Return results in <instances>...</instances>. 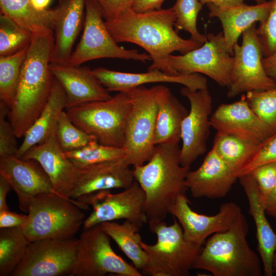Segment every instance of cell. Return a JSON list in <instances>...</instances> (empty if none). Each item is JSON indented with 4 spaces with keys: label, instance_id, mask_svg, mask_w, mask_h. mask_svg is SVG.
<instances>
[{
    "label": "cell",
    "instance_id": "6da1fadb",
    "mask_svg": "<svg viewBox=\"0 0 276 276\" xmlns=\"http://www.w3.org/2000/svg\"><path fill=\"white\" fill-rule=\"evenodd\" d=\"M175 20L171 7L145 13L130 9L105 23L117 43H134L147 52L152 61L148 70L157 69L171 75L166 63L168 56L175 51L185 54L203 44L181 37L174 29Z\"/></svg>",
    "mask_w": 276,
    "mask_h": 276
},
{
    "label": "cell",
    "instance_id": "7a4b0ae2",
    "mask_svg": "<svg viewBox=\"0 0 276 276\" xmlns=\"http://www.w3.org/2000/svg\"><path fill=\"white\" fill-rule=\"evenodd\" d=\"M54 43L51 30L33 34L29 44L8 114L17 138L25 135L48 102L55 78L50 68Z\"/></svg>",
    "mask_w": 276,
    "mask_h": 276
},
{
    "label": "cell",
    "instance_id": "3957f363",
    "mask_svg": "<svg viewBox=\"0 0 276 276\" xmlns=\"http://www.w3.org/2000/svg\"><path fill=\"white\" fill-rule=\"evenodd\" d=\"M179 143L155 145L146 163L133 166V174L145 195L148 222L162 221L177 198L188 190L186 180L190 168L180 163Z\"/></svg>",
    "mask_w": 276,
    "mask_h": 276
},
{
    "label": "cell",
    "instance_id": "277c9868",
    "mask_svg": "<svg viewBox=\"0 0 276 276\" xmlns=\"http://www.w3.org/2000/svg\"><path fill=\"white\" fill-rule=\"evenodd\" d=\"M248 229L242 213L231 227L208 239L192 269L206 270L214 276H261L262 261L247 242Z\"/></svg>",
    "mask_w": 276,
    "mask_h": 276
},
{
    "label": "cell",
    "instance_id": "5b68a950",
    "mask_svg": "<svg viewBox=\"0 0 276 276\" xmlns=\"http://www.w3.org/2000/svg\"><path fill=\"white\" fill-rule=\"evenodd\" d=\"M88 206L56 193H42L31 202L27 220L21 228L30 242L71 238L83 225L85 215L82 210Z\"/></svg>",
    "mask_w": 276,
    "mask_h": 276
},
{
    "label": "cell",
    "instance_id": "8992f818",
    "mask_svg": "<svg viewBox=\"0 0 276 276\" xmlns=\"http://www.w3.org/2000/svg\"><path fill=\"white\" fill-rule=\"evenodd\" d=\"M155 234L156 242L141 244L147 256L142 273L150 276H189L202 246L191 242L184 237L182 228L174 217L168 225L164 220L148 222Z\"/></svg>",
    "mask_w": 276,
    "mask_h": 276
},
{
    "label": "cell",
    "instance_id": "52a82bcc",
    "mask_svg": "<svg viewBox=\"0 0 276 276\" xmlns=\"http://www.w3.org/2000/svg\"><path fill=\"white\" fill-rule=\"evenodd\" d=\"M131 107L128 93L119 91L109 99L82 104L67 108L66 112L76 126L99 143L124 148Z\"/></svg>",
    "mask_w": 276,
    "mask_h": 276
},
{
    "label": "cell",
    "instance_id": "ba28073f",
    "mask_svg": "<svg viewBox=\"0 0 276 276\" xmlns=\"http://www.w3.org/2000/svg\"><path fill=\"white\" fill-rule=\"evenodd\" d=\"M125 91L132 107L126 130L125 157L135 166L147 162L154 152L157 105L152 87L141 85Z\"/></svg>",
    "mask_w": 276,
    "mask_h": 276
},
{
    "label": "cell",
    "instance_id": "9c48e42d",
    "mask_svg": "<svg viewBox=\"0 0 276 276\" xmlns=\"http://www.w3.org/2000/svg\"><path fill=\"white\" fill-rule=\"evenodd\" d=\"M84 30L68 64L78 66L85 62L105 58L133 60L145 62L150 56L135 49L118 44L107 30L101 9L95 0H85Z\"/></svg>",
    "mask_w": 276,
    "mask_h": 276
},
{
    "label": "cell",
    "instance_id": "30bf717a",
    "mask_svg": "<svg viewBox=\"0 0 276 276\" xmlns=\"http://www.w3.org/2000/svg\"><path fill=\"white\" fill-rule=\"evenodd\" d=\"M111 238L100 224L81 234L71 276H142V273L117 255L110 244Z\"/></svg>",
    "mask_w": 276,
    "mask_h": 276
},
{
    "label": "cell",
    "instance_id": "8fae6325",
    "mask_svg": "<svg viewBox=\"0 0 276 276\" xmlns=\"http://www.w3.org/2000/svg\"><path fill=\"white\" fill-rule=\"evenodd\" d=\"M200 47L185 54L167 56L166 63L172 76L203 74L219 85L228 87L234 57L228 52L222 32L210 33Z\"/></svg>",
    "mask_w": 276,
    "mask_h": 276
},
{
    "label": "cell",
    "instance_id": "7c38bea8",
    "mask_svg": "<svg viewBox=\"0 0 276 276\" xmlns=\"http://www.w3.org/2000/svg\"><path fill=\"white\" fill-rule=\"evenodd\" d=\"M77 200L91 205L93 209L84 221V229L103 222L119 219L130 221L140 227L148 222L145 195L136 180L118 193L112 194L110 190H104L81 196Z\"/></svg>",
    "mask_w": 276,
    "mask_h": 276
},
{
    "label": "cell",
    "instance_id": "4fadbf2b",
    "mask_svg": "<svg viewBox=\"0 0 276 276\" xmlns=\"http://www.w3.org/2000/svg\"><path fill=\"white\" fill-rule=\"evenodd\" d=\"M241 45L234 48V61L227 97L234 98L243 93L262 91L276 87V82L266 74L264 57L256 23L242 33Z\"/></svg>",
    "mask_w": 276,
    "mask_h": 276
},
{
    "label": "cell",
    "instance_id": "5bb4252c",
    "mask_svg": "<svg viewBox=\"0 0 276 276\" xmlns=\"http://www.w3.org/2000/svg\"><path fill=\"white\" fill-rule=\"evenodd\" d=\"M78 242L73 238L30 242L23 260L10 275L71 276Z\"/></svg>",
    "mask_w": 276,
    "mask_h": 276
},
{
    "label": "cell",
    "instance_id": "9a60e30c",
    "mask_svg": "<svg viewBox=\"0 0 276 276\" xmlns=\"http://www.w3.org/2000/svg\"><path fill=\"white\" fill-rule=\"evenodd\" d=\"M180 94L190 104V110L181 126L180 163L190 168L193 162L206 150V142L211 127L210 116L213 100L207 89L193 90L184 86Z\"/></svg>",
    "mask_w": 276,
    "mask_h": 276
},
{
    "label": "cell",
    "instance_id": "2e32d148",
    "mask_svg": "<svg viewBox=\"0 0 276 276\" xmlns=\"http://www.w3.org/2000/svg\"><path fill=\"white\" fill-rule=\"evenodd\" d=\"M189 204L186 194L180 195L169 213L178 220L186 239L201 246L210 235L231 227L242 214L240 207L233 202L222 204L219 212L211 216L194 211Z\"/></svg>",
    "mask_w": 276,
    "mask_h": 276
},
{
    "label": "cell",
    "instance_id": "e0dca14e",
    "mask_svg": "<svg viewBox=\"0 0 276 276\" xmlns=\"http://www.w3.org/2000/svg\"><path fill=\"white\" fill-rule=\"evenodd\" d=\"M0 175L8 181L15 191L19 207L25 213H28L31 202L38 195L56 193L47 173L40 165L33 159L15 156L0 158Z\"/></svg>",
    "mask_w": 276,
    "mask_h": 276
},
{
    "label": "cell",
    "instance_id": "ac0fdd59",
    "mask_svg": "<svg viewBox=\"0 0 276 276\" xmlns=\"http://www.w3.org/2000/svg\"><path fill=\"white\" fill-rule=\"evenodd\" d=\"M21 158L37 162L49 176L55 192L71 198L79 169L65 155L55 130L43 143L30 148Z\"/></svg>",
    "mask_w": 276,
    "mask_h": 276
},
{
    "label": "cell",
    "instance_id": "d6986e66",
    "mask_svg": "<svg viewBox=\"0 0 276 276\" xmlns=\"http://www.w3.org/2000/svg\"><path fill=\"white\" fill-rule=\"evenodd\" d=\"M211 127L217 132L263 143L272 134L267 125L248 105L245 95L229 104H221L212 114Z\"/></svg>",
    "mask_w": 276,
    "mask_h": 276
},
{
    "label": "cell",
    "instance_id": "ffe728a7",
    "mask_svg": "<svg viewBox=\"0 0 276 276\" xmlns=\"http://www.w3.org/2000/svg\"><path fill=\"white\" fill-rule=\"evenodd\" d=\"M130 166L124 156L79 168V175L70 198L77 200L101 190L128 188L135 180Z\"/></svg>",
    "mask_w": 276,
    "mask_h": 276
},
{
    "label": "cell",
    "instance_id": "44dd1931",
    "mask_svg": "<svg viewBox=\"0 0 276 276\" xmlns=\"http://www.w3.org/2000/svg\"><path fill=\"white\" fill-rule=\"evenodd\" d=\"M238 179L235 172L212 148L201 165L189 171L186 184L194 198L225 197Z\"/></svg>",
    "mask_w": 276,
    "mask_h": 276
},
{
    "label": "cell",
    "instance_id": "7402d4cb",
    "mask_svg": "<svg viewBox=\"0 0 276 276\" xmlns=\"http://www.w3.org/2000/svg\"><path fill=\"white\" fill-rule=\"evenodd\" d=\"M50 68L65 92L66 109L112 97L87 66L50 63Z\"/></svg>",
    "mask_w": 276,
    "mask_h": 276
},
{
    "label": "cell",
    "instance_id": "603a6c76",
    "mask_svg": "<svg viewBox=\"0 0 276 276\" xmlns=\"http://www.w3.org/2000/svg\"><path fill=\"white\" fill-rule=\"evenodd\" d=\"M94 75L109 91H125L150 83H172L183 85L193 90L208 88L206 79L198 73L172 76L154 69L146 73H132L103 67L92 70Z\"/></svg>",
    "mask_w": 276,
    "mask_h": 276
},
{
    "label": "cell",
    "instance_id": "cb8c5ba5",
    "mask_svg": "<svg viewBox=\"0 0 276 276\" xmlns=\"http://www.w3.org/2000/svg\"><path fill=\"white\" fill-rule=\"evenodd\" d=\"M272 0L248 5L244 3L230 7H219L206 4L210 18L216 17L220 21L226 48L234 56V48L240 35L252 24L263 22L267 18L272 6Z\"/></svg>",
    "mask_w": 276,
    "mask_h": 276
},
{
    "label": "cell",
    "instance_id": "d4e9b609",
    "mask_svg": "<svg viewBox=\"0 0 276 276\" xmlns=\"http://www.w3.org/2000/svg\"><path fill=\"white\" fill-rule=\"evenodd\" d=\"M248 200V213L252 216L256 228L257 249L261 258L264 274L272 276V259L276 249V233L266 217L256 181L250 173L238 178Z\"/></svg>",
    "mask_w": 276,
    "mask_h": 276
},
{
    "label": "cell",
    "instance_id": "484cf974",
    "mask_svg": "<svg viewBox=\"0 0 276 276\" xmlns=\"http://www.w3.org/2000/svg\"><path fill=\"white\" fill-rule=\"evenodd\" d=\"M59 12L55 22V43L51 63L67 64L80 30L85 0H59Z\"/></svg>",
    "mask_w": 276,
    "mask_h": 276
},
{
    "label": "cell",
    "instance_id": "4316f807",
    "mask_svg": "<svg viewBox=\"0 0 276 276\" xmlns=\"http://www.w3.org/2000/svg\"><path fill=\"white\" fill-rule=\"evenodd\" d=\"M152 87L157 105L154 144L179 143L182 122L189 111L168 87L163 85Z\"/></svg>",
    "mask_w": 276,
    "mask_h": 276
},
{
    "label": "cell",
    "instance_id": "83f0119b",
    "mask_svg": "<svg viewBox=\"0 0 276 276\" xmlns=\"http://www.w3.org/2000/svg\"><path fill=\"white\" fill-rule=\"evenodd\" d=\"M66 108V96L61 84L54 78L48 102L42 111L24 136L16 157L21 158L31 147L46 140L54 131L59 117Z\"/></svg>",
    "mask_w": 276,
    "mask_h": 276
},
{
    "label": "cell",
    "instance_id": "f1b7e54d",
    "mask_svg": "<svg viewBox=\"0 0 276 276\" xmlns=\"http://www.w3.org/2000/svg\"><path fill=\"white\" fill-rule=\"evenodd\" d=\"M0 8L1 14L33 34L54 30L59 12L58 6L54 9L38 10L31 0H0Z\"/></svg>",
    "mask_w": 276,
    "mask_h": 276
},
{
    "label": "cell",
    "instance_id": "f546056e",
    "mask_svg": "<svg viewBox=\"0 0 276 276\" xmlns=\"http://www.w3.org/2000/svg\"><path fill=\"white\" fill-rule=\"evenodd\" d=\"M100 224L131 260L133 265L141 270L146 263L147 256L141 244V227L128 220H125L122 224L114 221L103 222Z\"/></svg>",
    "mask_w": 276,
    "mask_h": 276
},
{
    "label": "cell",
    "instance_id": "4dcf8cb0",
    "mask_svg": "<svg viewBox=\"0 0 276 276\" xmlns=\"http://www.w3.org/2000/svg\"><path fill=\"white\" fill-rule=\"evenodd\" d=\"M263 143L217 132L212 149L231 167L237 176V173L251 159Z\"/></svg>",
    "mask_w": 276,
    "mask_h": 276
},
{
    "label": "cell",
    "instance_id": "1f68e13d",
    "mask_svg": "<svg viewBox=\"0 0 276 276\" xmlns=\"http://www.w3.org/2000/svg\"><path fill=\"white\" fill-rule=\"evenodd\" d=\"M30 243L21 227L0 228V276L11 274Z\"/></svg>",
    "mask_w": 276,
    "mask_h": 276
},
{
    "label": "cell",
    "instance_id": "d6a6232c",
    "mask_svg": "<svg viewBox=\"0 0 276 276\" xmlns=\"http://www.w3.org/2000/svg\"><path fill=\"white\" fill-rule=\"evenodd\" d=\"M28 46L13 54L0 56V99L10 108L14 103Z\"/></svg>",
    "mask_w": 276,
    "mask_h": 276
},
{
    "label": "cell",
    "instance_id": "836d02e7",
    "mask_svg": "<svg viewBox=\"0 0 276 276\" xmlns=\"http://www.w3.org/2000/svg\"><path fill=\"white\" fill-rule=\"evenodd\" d=\"M65 153L78 168L125 155L124 148L105 146L99 143L96 140L90 141L80 148L66 151Z\"/></svg>",
    "mask_w": 276,
    "mask_h": 276
},
{
    "label": "cell",
    "instance_id": "e575fe53",
    "mask_svg": "<svg viewBox=\"0 0 276 276\" xmlns=\"http://www.w3.org/2000/svg\"><path fill=\"white\" fill-rule=\"evenodd\" d=\"M33 34L11 18L0 15V56L13 54L29 45Z\"/></svg>",
    "mask_w": 276,
    "mask_h": 276
},
{
    "label": "cell",
    "instance_id": "d590c367",
    "mask_svg": "<svg viewBox=\"0 0 276 276\" xmlns=\"http://www.w3.org/2000/svg\"><path fill=\"white\" fill-rule=\"evenodd\" d=\"M203 6L199 0H176L172 7L176 15L175 31H187L190 34L191 39L202 44L206 41L207 37L198 31L197 19Z\"/></svg>",
    "mask_w": 276,
    "mask_h": 276
},
{
    "label": "cell",
    "instance_id": "8d00e7d4",
    "mask_svg": "<svg viewBox=\"0 0 276 276\" xmlns=\"http://www.w3.org/2000/svg\"><path fill=\"white\" fill-rule=\"evenodd\" d=\"M246 101L257 116L267 125L272 134L276 132V87L262 91H250Z\"/></svg>",
    "mask_w": 276,
    "mask_h": 276
},
{
    "label": "cell",
    "instance_id": "74e56055",
    "mask_svg": "<svg viewBox=\"0 0 276 276\" xmlns=\"http://www.w3.org/2000/svg\"><path fill=\"white\" fill-rule=\"evenodd\" d=\"M55 133L64 152L80 148L96 140L76 126L65 111H63L59 117Z\"/></svg>",
    "mask_w": 276,
    "mask_h": 276
},
{
    "label": "cell",
    "instance_id": "f35d334b",
    "mask_svg": "<svg viewBox=\"0 0 276 276\" xmlns=\"http://www.w3.org/2000/svg\"><path fill=\"white\" fill-rule=\"evenodd\" d=\"M9 107L0 102V158L16 156L19 147L17 138L10 122L6 120Z\"/></svg>",
    "mask_w": 276,
    "mask_h": 276
},
{
    "label": "cell",
    "instance_id": "ab89813d",
    "mask_svg": "<svg viewBox=\"0 0 276 276\" xmlns=\"http://www.w3.org/2000/svg\"><path fill=\"white\" fill-rule=\"evenodd\" d=\"M250 173L257 183L261 201L265 207L276 184V162L261 165Z\"/></svg>",
    "mask_w": 276,
    "mask_h": 276
},
{
    "label": "cell",
    "instance_id": "60d3db41",
    "mask_svg": "<svg viewBox=\"0 0 276 276\" xmlns=\"http://www.w3.org/2000/svg\"><path fill=\"white\" fill-rule=\"evenodd\" d=\"M266 20L257 28L258 37L262 47L264 57L270 56L276 51V0Z\"/></svg>",
    "mask_w": 276,
    "mask_h": 276
},
{
    "label": "cell",
    "instance_id": "b9f144b4",
    "mask_svg": "<svg viewBox=\"0 0 276 276\" xmlns=\"http://www.w3.org/2000/svg\"><path fill=\"white\" fill-rule=\"evenodd\" d=\"M274 162H276V132L262 143L249 163L237 173V176L239 178L261 165Z\"/></svg>",
    "mask_w": 276,
    "mask_h": 276
},
{
    "label": "cell",
    "instance_id": "7bdbcfd3",
    "mask_svg": "<svg viewBox=\"0 0 276 276\" xmlns=\"http://www.w3.org/2000/svg\"><path fill=\"white\" fill-rule=\"evenodd\" d=\"M99 5L105 20H112L131 9L135 0H95Z\"/></svg>",
    "mask_w": 276,
    "mask_h": 276
},
{
    "label": "cell",
    "instance_id": "ee69618b",
    "mask_svg": "<svg viewBox=\"0 0 276 276\" xmlns=\"http://www.w3.org/2000/svg\"><path fill=\"white\" fill-rule=\"evenodd\" d=\"M27 219L28 215L19 214L9 210L0 212V228L21 227Z\"/></svg>",
    "mask_w": 276,
    "mask_h": 276
},
{
    "label": "cell",
    "instance_id": "f6af8a7d",
    "mask_svg": "<svg viewBox=\"0 0 276 276\" xmlns=\"http://www.w3.org/2000/svg\"><path fill=\"white\" fill-rule=\"evenodd\" d=\"M165 0H135L131 9L137 13H145L162 9Z\"/></svg>",
    "mask_w": 276,
    "mask_h": 276
},
{
    "label": "cell",
    "instance_id": "bcb514c9",
    "mask_svg": "<svg viewBox=\"0 0 276 276\" xmlns=\"http://www.w3.org/2000/svg\"><path fill=\"white\" fill-rule=\"evenodd\" d=\"M264 70L268 77L276 82V51L262 59Z\"/></svg>",
    "mask_w": 276,
    "mask_h": 276
},
{
    "label": "cell",
    "instance_id": "7dc6e473",
    "mask_svg": "<svg viewBox=\"0 0 276 276\" xmlns=\"http://www.w3.org/2000/svg\"><path fill=\"white\" fill-rule=\"evenodd\" d=\"M12 189L8 181L0 175V212L9 210L6 198L8 193Z\"/></svg>",
    "mask_w": 276,
    "mask_h": 276
},
{
    "label": "cell",
    "instance_id": "c3c4849f",
    "mask_svg": "<svg viewBox=\"0 0 276 276\" xmlns=\"http://www.w3.org/2000/svg\"><path fill=\"white\" fill-rule=\"evenodd\" d=\"M203 5L212 4L219 7H230L244 3L245 0H199ZM257 3H261L266 0H253Z\"/></svg>",
    "mask_w": 276,
    "mask_h": 276
},
{
    "label": "cell",
    "instance_id": "681fc988",
    "mask_svg": "<svg viewBox=\"0 0 276 276\" xmlns=\"http://www.w3.org/2000/svg\"><path fill=\"white\" fill-rule=\"evenodd\" d=\"M266 213L276 220V184L265 205Z\"/></svg>",
    "mask_w": 276,
    "mask_h": 276
},
{
    "label": "cell",
    "instance_id": "f907efd6",
    "mask_svg": "<svg viewBox=\"0 0 276 276\" xmlns=\"http://www.w3.org/2000/svg\"><path fill=\"white\" fill-rule=\"evenodd\" d=\"M34 7L39 11L47 9L51 0H31Z\"/></svg>",
    "mask_w": 276,
    "mask_h": 276
},
{
    "label": "cell",
    "instance_id": "816d5d0a",
    "mask_svg": "<svg viewBox=\"0 0 276 276\" xmlns=\"http://www.w3.org/2000/svg\"><path fill=\"white\" fill-rule=\"evenodd\" d=\"M275 233H276V231H275ZM272 269H273V274H275L276 275V249L274 251L273 256Z\"/></svg>",
    "mask_w": 276,
    "mask_h": 276
}]
</instances>
